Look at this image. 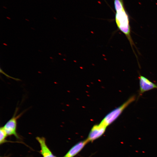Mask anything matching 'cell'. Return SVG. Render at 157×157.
Here are the masks:
<instances>
[{
  "mask_svg": "<svg viewBox=\"0 0 157 157\" xmlns=\"http://www.w3.org/2000/svg\"><path fill=\"white\" fill-rule=\"evenodd\" d=\"M139 89L137 100L142 94L146 91L154 89H157V84L154 83L146 77L139 74Z\"/></svg>",
  "mask_w": 157,
  "mask_h": 157,
  "instance_id": "obj_4",
  "label": "cell"
},
{
  "mask_svg": "<svg viewBox=\"0 0 157 157\" xmlns=\"http://www.w3.org/2000/svg\"><path fill=\"white\" fill-rule=\"evenodd\" d=\"M17 110L18 109L16 108L13 116L3 127L8 135H14L16 138H18L19 137L16 132L17 121L24 112L17 115Z\"/></svg>",
  "mask_w": 157,
  "mask_h": 157,
  "instance_id": "obj_3",
  "label": "cell"
},
{
  "mask_svg": "<svg viewBox=\"0 0 157 157\" xmlns=\"http://www.w3.org/2000/svg\"><path fill=\"white\" fill-rule=\"evenodd\" d=\"M106 127L101 123L94 125L91 129L87 139L89 142L99 138L104 133Z\"/></svg>",
  "mask_w": 157,
  "mask_h": 157,
  "instance_id": "obj_5",
  "label": "cell"
},
{
  "mask_svg": "<svg viewBox=\"0 0 157 157\" xmlns=\"http://www.w3.org/2000/svg\"><path fill=\"white\" fill-rule=\"evenodd\" d=\"M136 98L135 95L130 96L121 106L108 113L100 123L106 127L111 124L117 119L126 108L135 100Z\"/></svg>",
  "mask_w": 157,
  "mask_h": 157,
  "instance_id": "obj_2",
  "label": "cell"
},
{
  "mask_svg": "<svg viewBox=\"0 0 157 157\" xmlns=\"http://www.w3.org/2000/svg\"><path fill=\"white\" fill-rule=\"evenodd\" d=\"M115 11V21L117 26L125 35L133 50V46H135V45L131 36V29L129 15L124 7Z\"/></svg>",
  "mask_w": 157,
  "mask_h": 157,
  "instance_id": "obj_1",
  "label": "cell"
},
{
  "mask_svg": "<svg viewBox=\"0 0 157 157\" xmlns=\"http://www.w3.org/2000/svg\"><path fill=\"white\" fill-rule=\"evenodd\" d=\"M89 142L87 139L81 141L73 146L64 157H73L77 154Z\"/></svg>",
  "mask_w": 157,
  "mask_h": 157,
  "instance_id": "obj_7",
  "label": "cell"
},
{
  "mask_svg": "<svg viewBox=\"0 0 157 157\" xmlns=\"http://www.w3.org/2000/svg\"><path fill=\"white\" fill-rule=\"evenodd\" d=\"M36 139L40 144V152L43 157H56L52 154L47 146L44 138L37 137Z\"/></svg>",
  "mask_w": 157,
  "mask_h": 157,
  "instance_id": "obj_6",
  "label": "cell"
},
{
  "mask_svg": "<svg viewBox=\"0 0 157 157\" xmlns=\"http://www.w3.org/2000/svg\"><path fill=\"white\" fill-rule=\"evenodd\" d=\"M8 136L3 127L0 129V144H2L6 141V139Z\"/></svg>",
  "mask_w": 157,
  "mask_h": 157,
  "instance_id": "obj_8",
  "label": "cell"
}]
</instances>
